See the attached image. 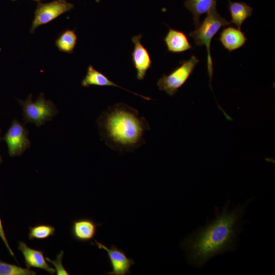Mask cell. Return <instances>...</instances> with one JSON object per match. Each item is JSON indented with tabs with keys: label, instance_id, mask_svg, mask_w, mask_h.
Here are the masks:
<instances>
[{
	"label": "cell",
	"instance_id": "6da1fadb",
	"mask_svg": "<svg viewBox=\"0 0 275 275\" xmlns=\"http://www.w3.org/2000/svg\"><path fill=\"white\" fill-rule=\"evenodd\" d=\"M252 199L230 209L229 201L222 210L215 211V217L193 232L180 243L187 261L200 268L213 257L237 249L238 236L244 224L243 216Z\"/></svg>",
	"mask_w": 275,
	"mask_h": 275
},
{
	"label": "cell",
	"instance_id": "8992f818",
	"mask_svg": "<svg viewBox=\"0 0 275 275\" xmlns=\"http://www.w3.org/2000/svg\"><path fill=\"white\" fill-rule=\"evenodd\" d=\"M74 8L67 0H53L47 3L39 2L34 12L30 33H34L39 26L48 23Z\"/></svg>",
	"mask_w": 275,
	"mask_h": 275
},
{
	"label": "cell",
	"instance_id": "d4e9b609",
	"mask_svg": "<svg viewBox=\"0 0 275 275\" xmlns=\"http://www.w3.org/2000/svg\"><path fill=\"white\" fill-rule=\"evenodd\" d=\"M11 1H17V0H11Z\"/></svg>",
	"mask_w": 275,
	"mask_h": 275
},
{
	"label": "cell",
	"instance_id": "7a4b0ae2",
	"mask_svg": "<svg viewBox=\"0 0 275 275\" xmlns=\"http://www.w3.org/2000/svg\"><path fill=\"white\" fill-rule=\"evenodd\" d=\"M96 123L105 144L120 153L133 152L145 144V133L150 130L145 117L123 103H116L102 112Z\"/></svg>",
	"mask_w": 275,
	"mask_h": 275
},
{
	"label": "cell",
	"instance_id": "3957f363",
	"mask_svg": "<svg viewBox=\"0 0 275 275\" xmlns=\"http://www.w3.org/2000/svg\"><path fill=\"white\" fill-rule=\"evenodd\" d=\"M231 23L222 17L214 9L207 13V15L194 31L188 36L193 38L195 43L198 46L204 45L207 50V69L211 84L213 75V63L210 54V44L216 33L222 26L228 25Z\"/></svg>",
	"mask_w": 275,
	"mask_h": 275
},
{
	"label": "cell",
	"instance_id": "52a82bcc",
	"mask_svg": "<svg viewBox=\"0 0 275 275\" xmlns=\"http://www.w3.org/2000/svg\"><path fill=\"white\" fill-rule=\"evenodd\" d=\"M29 131L23 124L14 119L10 128L2 138L7 145L11 157L20 156L29 149L31 142L28 138Z\"/></svg>",
	"mask_w": 275,
	"mask_h": 275
},
{
	"label": "cell",
	"instance_id": "7402d4cb",
	"mask_svg": "<svg viewBox=\"0 0 275 275\" xmlns=\"http://www.w3.org/2000/svg\"><path fill=\"white\" fill-rule=\"evenodd\" d=\"M1 129L0 128V141L3 140L2 138H1ZM3 162V159H2V157L0 154V163H2Z\"/></svg>",
	"mask_w": 275,
	"mask_h": 275
},
{
	"label": "cell",
	"instance_id": "30bf717a",
	"mask_svg": "<svg viewBox=\"0 0 275 275\" xmlns=\"http://www.w3.org/2000/svg\"><path fill=\"white\" fill-rule=\"evenodd\" d=\"M18 249L22 253L28 268H40L51 274L56 272V270L47 263L43 251L31 248L23 241L19 242Z\"/></svg>",
	"mask_w": 275,
	"mask_h": 275
},
{
	"label": "cell",
	"instance_id": "ac0fdd59",
	"mask_svg": "<svg viewBox=\"0 0 275 275\" xmlns=\"http://www.w3.org/2000/svg\"><path fill=\"white\" fill-rule=\"evenodd\" d=\"M56 229L47 224H38L29 228V238L33 239H45L54 234Z\"/></svg>",
	"mask_w": 275,
	"mask_h": 275
},
{
	"label": "cell",
	"instance_id": "ba28073f",
	"mask_svg": "<svg viewBox=\"0 0 275 275\" xmlns=\"http://www.w3.org/2000/svg\"><path fill=\"white\" fill-rule=\"evenodd\" d=\"M95 242H91V244L96 245L99 249L106 251L112 270L106 272L109 275H126L131 274L130 269L132 265L135 264L134 261L128 258L123 251L118 249L115 245L113 244L108 248L103 243L94 240Z\"/></svg>",
	"mask_w": 275,
	"mask_h": 275
},
{
	"label": "cell",
	"instance_id": "d6986e66",
	"mask_svg": "<svg viewBox=\"0 0 275 275\" xmlns=\"http://www.w3.org/2000/svg\"><path fill=\"white\" fill-rule=\"evenodd\" d=\"M36 273L30 268L20 266L0 260V275H35Z\"/></svg>",
	"mask_w": 275,
	"mask_h": 275
},
{
	"label": "cell",
	"instance_id": "7c38bea8",
	"mask_svg": "<svg viewBox=\"0 0 275 275\" xmlns=\"http://www.w3.org/2000/svg\"><path fill=\"white\" fill-rule=\"evenodd\" d=\"M81 84L82 86L85 88H89L91 86L116 87L126 90L127 91L140 96L145 100H150L151 99L149 97L133 92L119 86L108 79L105 75L95 69L92 65H89L88 66L86 74L81 80Z\"/></svg>",
	"mask_w": 275,
	"mask_h": 275
},
{
	"label": "cell",
	"instance_id": "5bb4252c",
	"mask_svg": "<svg viewBox=\"0 0 275 275\" xmlns=\"http://www.w3.org/2000/svg\"><path fill=\"white\" fill-rule=\"evenodd\" d=\"M163 40L168 51L172 53H181L192 48L185 34L179 30L170 28Z\"/></svg>",
	"mask_w": 275,
	"mask_h": 275
},
{
	"label": "cell",
	"instance_id": "8fae6325",
	"mask_svg": "<svg viewBox=\"0 0 275 275\" xmlns=\"http://www.w3.org/2000/svg\"><path fill=\"white\" fill-rule=\"evenodd\" d=\"M101 224L93 219L83 217L73 221L71 232L73 238L78 241L85 242L94 239L98 227Z\"/></svg>",
	"mask_w": 275,
	"mask_h": 275
},
{
	"label": "cell",
	"instance_id": "9c48e42d",
	"mask_svg": "<svg viewBox=\"0 0 275 275\" xmlns=\"http://www.w3.org/2000/svg\"><path fill=\"white\" fill-rule=\"evenodd\" d=\"M142 37V35L139 34L133 36L131 39L134 45L131 53L132 62L136 71V78L139 80L144 79L152 65L150 54L141 42Z\"/></svg>",
	"mask_w": 275,
	"mask_h": 275
},
{
	"label": "cell",
	"instance_id": "484cf974",
	"mask_svg": "<svg viewBox=\"0 0 275 275\" xmlns=\"http://www.w3.org/2000/svg\"><path fill=\"white\" fill-rule=\"evenodd\" d=\"M1 47H0V51H1Z\"/></svg>",
	"mask_w": 275,
	"mask_h": 275
},
{
	"label": "cell",
	"instance_id": "2e32d148",
	"mask_svg": "<svg viewBox=\"0 0 275 275\" xmlns=\"http://www.w3.org/2000/svg\"><path fill=\"white\" fill-rule=\"evenodd\" d=\"M229 1V10L231 20L230 22L235 24L237 28L241 29L244 21L252 15L253 9L244 2Z\"/></svg>",
	"mask_w": 275,
	"mask_h": 275
},
{
	"label": "cell",
	"instance_id": "9a60e30c",
	"mask_svg": "<svg viewBox=\"0 0 275 275\" xmlns=\"http://www.w3.org/2000/svg\"><path fill=\"white\" fill-rule=\"evenodd\" d=\"M217 0H186L184 3L186 8L193 14L194 24L197 28L200 24L202 15L216 8Z\"/></svg>",
	"mask_w": 275,
	"mask_h": 275
},
{
	"label": "cell",
	"instance_id": "e0dca14e",
	"mask_svg": "<svg viewBox=\"0 0 275 275\" xmlns=\"http://www.w3.org/2000/svg\"><path fill=\"white\" fill-rule=\"evenodd\" d=\"M77 37L75 32L66 29L62 32L55 41V45L59 51L72 53L76 44Z\"/></svg>",
	"mask_w": 275,
	"mask_h": 275
},
{
	"label": "cell",
	"instance_id": "cb8c5ba5",
	"mask_svg": "<svg viewBox=\"0 0 275 275\" xmlns=\"http://www.w3.org/2000/svg\"><path fill=\"white\" fill-rule=\"evenodd\" d=\"M100 0H96V2H98Z\"/></svg>",
	"mask_w": 275,
	"mask_h": 275
},
{
	"label": "cell",
	"instance_id": "44dd1931",
	"mask_svg": "<svg viewBox=\"0 0 275 275\" xmlns=\"http://www.w3.org/2000/svg\"><path fill=\"white\" fill-rule=\"evenodd\" d=\"M0 237L3 241L5 243L7 250H8L10 254L15 258V256L13 252L11 250V248L9 246V243L8 242L7 239L5 234V231L3 227L2 220L0 217Z\"/></svg>",
	"mask_w": 275,
	"mask_h": 275
},
{
	"label": "cell",
	"instance_id": "5b68a950",
	"mask_svg": "<svg viewBox=\"0 0 275 275\" xmlns=\"http://www.w3.org/2000/svg\"><path fill=\"white\" fill-rule=\"evenodd\" d=\"M199 62L195 56H192L187 60L181 61L179 66L158 80L157 85L159 90L173 96L187 80Z\"/></svg>",
	"mask_w": 275,
	"mask_h": 275
},
{
	"label": "cell",
	"instance_id": "603a6c76",
	"mask_svg": "<svg viewBox=\"0 0 275 275\" xmlns=\"http://www.w3.org/2000/svg\"><path fill=\"white\" fill-rule=\"evenodd\" d=\"M33 1H37V2H40V1H42V0H33Z\"/></svg>",
	"mask_w": 275,
	"mask_h": 275
},
{
	"label": "cell",
	"instance_id": "277c9868",
	"mask_svg": "<svg viewBox=\"0 0 275 275\" xmlns=\"http://www.w3.org/2000/svg\"><path fill=\"white\" fill-rule=\"evenodd\" d=\"M22 106L24 123H31L37 127L51 121L58 113L56 106L50 100H46L43 93H41L37 99L33 101L32 95L30 94L25 100H18Z\"/></svg>",
	"mask_w": 275,
	"mask_h": 275
},
{
	"label": "cell",
	"instance_id": "4fadbf2b",
	"mask_svg": "<svg viewBox=\"0 0 275 275\" xmlns=\"http://www.w3.org/2000/svg\"><path fill=\"white\" fill-rule=\"evenodd\" d=\"M219 40L224 47L231 52L241 47L247 38L241 29L229 26L221 32Z\"/></svg>",
	"mask_w": 275,
	"mask_h": 275
},
{
	"label": "cell",
	"instance_id": "ffe728a7",
	"mask_svg": "<svg viewBox=\"0 0 275 275\" xmlns=\"http://www.w3.org/2000/svg\"><path fill=\"white\" fill-rule=\"evenodd\" d=\"M64 253L63 251L61 252L57 256V259L56 260H51L48 258H46V259L52 263L55 267L56 272L57 275H68L69 273L64 268L62 263V259Z\"/></svg>",
	"mask_w": 275,
	"mask_h": 275
}]
</instances>
